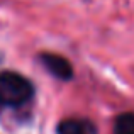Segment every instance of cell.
I'll return each mask as SVG.
<instances>
[{
	"mask_svg": "<svg viewBox=\"0 0 134 134\" xmlns=\"http://www.w3.org/2000/svg\"><path fill=\"white\" fill-rule=\"evenodd\" d=\"M34 87L26 76L15 71L0 73V104L17 107L22 105L32 97Z\"/></svg>",
	"mask_w": 134,
	"mask_h": 134,
	"instance_id": "6da1fadb",
	"label": "cell"
},
{
	"mask_svg": "<svg viewBox=\"0 0 134 134\" xmlns=\"http://www.w3.org/2000/svg\"><path fill=\"white\" fill-rule=\"evenodd\" d=\"M41 63L48 68V71L53 76L59 80H71L73 78V68L71 63L66 58H63L61 54H54V53H41L39 54Z\"/></svg>",
	"mask_w": 134,
	"mask_h": 134,
	"instance_id": "7a4b0ae2",
	"label": "cell"
},
{
	"mask_svg": "<svg viewBox=\"0 0 134 134\" xmlns=\"http://www.w3.org/2000/svg\"><path fill=\"white\" fill-rule=\"evenodd\" d=\"M58 134H93V129L85 121L65 119L58 124Z\"/></svg>",
	"mask_w": 134,
	"mask_h": 134,
	"instance_id": "3957f363",
	"label": "cell"
},
{
	"mask_svg": "<svg viewBox=\"0 0 134 134\" xmlns=\"http://www.w3.org/2000/svg\"><path fill=\"white\" fill-rule=\"evenodd\" d=\"M115 134H134V114L126 112L115 121Z\"/></svg>",
	"mask_w": 134,
	"mask_h": 134,
	"instance_id": "277c9868",
	"label": "cell"
}]
</instances>
